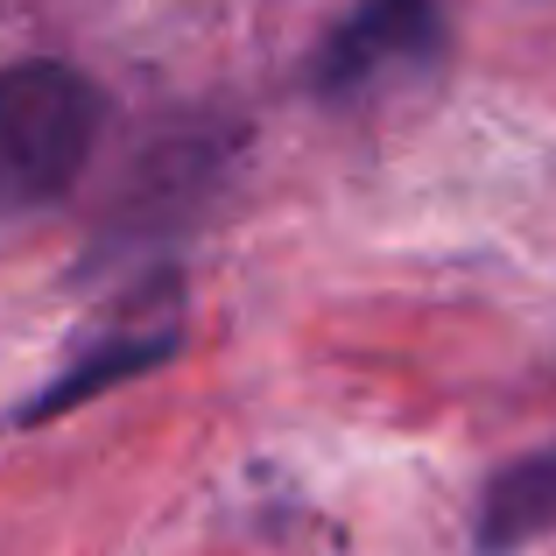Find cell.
Wrapping results in <instances>:
<instances>
[{"mask_svg": "<svg viewBox=\"0 0 556 556\" xmlns=\"http://www.w3.org/2000/svg\"><path fill=\"white\" fill-rule=\"evenodd\" d=\"M549 529H556V444H543V451H529V458L493 472L486 501H479L472 549L479 556H515Z\"/></svg>", "mask_w": 556, "mask_h": 556, "instance_id": "3957f363", "label": "cell"}, {"mask_svg": "<svg viewBox=\"0 0 556 556\" xmlns=\"http://www.w3.org/2000/svg\"><path fill=\"white\" fill-rule=\"evenodd\" d=\"M437 56H444V8L437 0H359L317 42L311 85L325 99H367L402 78H422Z\"/></svg>", "mask_w": 556, "mask_h": 556, "instance_id": "7a4b0ae2", "label": "cell"}, {"mask_svg": "<svg viewBox=\"0 0 556 556\" xmlns=\"http://www.w3.org/2000/svg\"><path fill=\"white\" fill-rule=\"evenodd\" d=\"M169 353H177V325H141V331H121V339H99V345H92V353H85L64 380H50V388H42L36 402L14 408V422H50V416H64V408L92 402V394L121 388V380L149 374L155 359H169Z\"/></svg>", "mask_w": 556, "mask_h": 556, "instance_id": "277c9868", "label": "cell"}, {"mask_svg": "<svg viewBox=\"0 0 556 556\" xmlns=\"http://www.w3.org/2000/svg\"><path fill=\"white\" fill-rule=\"evenodd\" d=\"M99 141V92L85 71L28 56L0 71V212L56 204Z\"/></svg>", "mask_w": 556, "mask_h": 556, "instance_id": "6da1fadb", "label": "cell"}]
</instances>
